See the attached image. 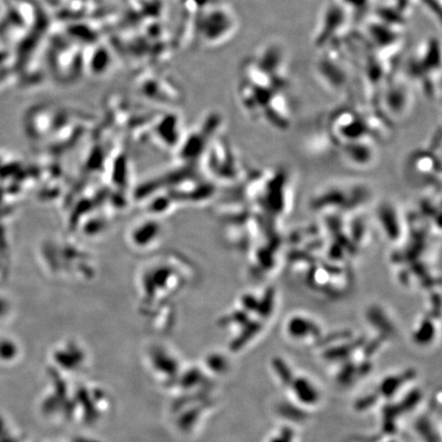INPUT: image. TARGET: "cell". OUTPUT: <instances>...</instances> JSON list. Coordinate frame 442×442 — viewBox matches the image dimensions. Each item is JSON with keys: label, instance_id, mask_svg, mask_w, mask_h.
Here are the masks:
<instances>
[{"label": "cell", "instance_id": "obj_6", "mask_svg": "<svg viewBox=\"0 0 442 442\" xmlns=\"http://www.w3.org/2000/svg\"><path fill=\"white\" fill-rule=\"evenodd\" d=\"M411 377V375H407L405 378L401 377H394V378H389L386 381L383 382L382 386H381V391L385 396H391L392 394H394V392L398 389V387L400 386V383L402 384V382L405 379H409Z\"/></svg>", "mask_w": 442, "mask_h": 442}, {"label": "cell", "instance_id": "obj_4", "mask_svg": "<svg viewBox=\"0 0 442 442\" xmlns=\"http://www.w3.org/2000/svg\"><path fill=\"white\" fill-rule=\"evenodd\" d=\"M289 333L296 338L308 337L309 335L317 336L321 333L318 326L304 316H293L288 323Z\"/></svg>", "mask_w": 442, "mask_h": 442}, {"label": "cell", "instance_id": "obj_10", "mask_svg": "<svg viewBox=\"0 0 442 442\" xmlns=\"http://www.w3.org/2000/svg\"><path fill=\"white\" fill-rule=\"evenodd\" d=\"M291 433H289L288 431L286 432V433H284V435H283V437H281V438H277L276 440H274V442H289V440H290V437H291V435H290Z\"/></svg>", "mask_w": 442, "mask_h": 442}, {"label": "cell", "instance_id": "obj_2", "mask_svg": "<svg viewBox=\"0 0 442 442\" xmlns=\"http://www.w3.org/2000/svg\"><path fill=\"white\" fill-rule=\"evenodd\" d=\"M380 225L383 233L391 243H399L406 234L405 219L401 216L398 210L389 204L380 210Z\"/></svg>", "mask_w": 442, "mask_h": 442}, {"label": "cell", "instance_id": "obj_1", "mask_svg": "<svg viewBox=\"0 0 442 442\" xmlns=\"http://www.w3.org/2000/svg\"><path fill=\"white\" fill-rule=\"evenodd\" d=\"M201 21V36L210 45H219L230 40L238 30V19L231 8L214 5Z\"/></svg>", "mask_w": 442, "mask_h": 442}, {"label": "cell", "instance_id": "obj_3", "mask_svg": "<svg viewBox=\"0 0 442 442\" xmlns=\"http://www.w3.org/2000/svg\"><path fill=\"white\" fill-rule=\"evenodd\" d=\"M435 163V155L433 156L430 152H416L412 155L411 160H408V164L412 166L413 175H420L422 181L425 183L426 181L433 183V179L435 180L436 175L440 177V167H436Z\"/></svg>", "mask_w": 442, "mask_h": 442}, {"label": "cell", "instance_id": "obj_8", "mask_svg": "<svg viewBox=\"0 0 442 442\" xmlns=\"http://www.w3.org/2000/svg\"><path fill=\"white\" fill-rule=\"evenodd\" d=\"M341 6L348 12H360L365 10L369 5V0H340Z\"/></svg>", "mask_w": 442, "mask_h": 442}, {"label": "cell", "instance_id": "obj_5", "mask_svg": "<svg viewBox=\"0 0 442 442\" xmlns=\"http://www.w3.org/2000/svg\"><path fill=\"white\" fill-rule=\"evenodd\" d=\"M294 389L296 390V394L302 402L311 404L316 402L318 399V394L315 388L305 379H299L294 384Z\"/></svg>", "mask_w": 442, "mask_h": 442}, {"label": "cell", "instance_id": "obj_7", "mask_svg": "<svg viewBox=\"0 0 442 442\" xmlns=\"http://www.w3.org/2000/svg\"><path fill=\"white\" fill-rule=\"evenodd\" d=\"M433 334H434L433 325L428 321H424L421 324L419 330L415 332L414 338H415L416 342L425 343V342H428L432 339Z\"/></svg>", "mask_w": 442, "mask_h": 442}, {"label": "cell", "instance_id": "obj_9", "mask_svg": "<svg viewBox=\"0 0 442 442\" xmlns=\"http://www.w3.org/2000/svg\"><path fill=\"white\" fill-rule=\"evenodd\" d=\"M274 364H275L276 371H277V372L282 376L281 379H282L284 382L290 383L291 380H292L291 372H290V370L288 369V366L286 365V363H285L282 359H276Z\"/></svg>", "mask_w": 442, "mask_h": 442}]
</instances>
